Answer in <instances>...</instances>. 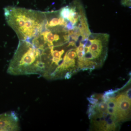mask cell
Returning a JSON list of instances; mask_svg holds the SVG:
<instances>
[{"instance_id":"obj_10","label":"cell","mask_w":131,"mask_h":131,"mask_svg":"<svg viewBox=\"0 0 131 131\" xmlns=\"http://www.w3.org/2000/svg\"><path fill=\"white\" fill-rule=\"evenodd\" d=\"M72 74L73 73L71 71H68L66 73L64 77V78L66 80H69V79H70L72 77Z\"/></svg>"},{"instance_id":"obj_5","label":"cell","mask_w":131,"mask_h":131,"mask_svg":"<svg viewBox=\"0 0 131 131\" xmlns=\"http://www.w3.org/2000/svg\"><path fill=\"white\" fill-rule=\"evenodd\" d=\"M108 108L107 103L106 102L101 101L99 103H97L95 110L97 113L105 112L107 111Z\"/></svg>"},{"instance_id":"obj_11","label":"cell","mask_w":131,"mask_h":131,"mask_svg":"<svg viewBox=\"0 0 131 131\" xmlns=\"http://www.w3.org/2000/svg\"><path fill=\"white\" fill-rule=\"evenodd\" d=\"M131 90L130 88V89H129L127 91L126 94V95L127 98H128V99H129V100H131Z\"/></svg>"},{"instance_id":"obj_7","label":"cell","mask_w":131,"mask_h":131,"mask_svg":"<svg viewBox=\"0 0 131 131\" xmlns=\"http://www.w3.org/2000/svg\"><path fill=\"white\" fill-rule=\"evenodd\" d=\"M107 103L108 107L113 108L116 109L117 105H116L115 98H110L108 101Z\"/></svg>"},{"instance_id":"obj_8","label":"cell","mask_w":131,"mask_h":131,"mask_svg":"<svg viewBox=\"0 0 131 131\" xmlns=\"http://www.w3.org/2000/svg\"><path fill=\"white\" fill-rule=\"evenodd\" d=\"M87 100L92 105H95L98 103V100L96 98H92V97H88Z\"/></svg>"},{"instance_id":"obj_3","label":"cell","mask_w":131,"mask_h":131,"mask_svg":"<svg viewBox=\"0 0 131 131\" xmlns=\"http://www.w3.org/2000/svg\"><path fill=\"white\" fill-rule=\"evenodd\" d=\"M20 129L19 119L14 112L0 115V131H18Z\"/></svg>"},{"instance_id":"obj_9","label":"cell","mask_w":131,"mask_h":131,"mask_svg":"<svg viewBox=\"0 0 131 131\" xmlns=\"http://www.w3.org/2000/svg\"><path fill=\"white\" fill-rule=\"evenodd\" d=\"M107 112L109 114L114 115L116 117V114H117V110L116 109L113 108H108Z\"/></svg>"},{"instance_id":"obj_4","label":"cell","mask_w":131,"mask_h":131,"mask_svg":"<svg viewBox=\"0 0 131 131\" xmlns=\"http://www.w3.org/2000/svg\"><path fill=\"white\" fill-rule=\"evenodd\" d=\"M115 100L117 105L116 117L117 120L120 121L126 119L130 112L131 100L124 93L118 95Z\"/></svg>"},{"instance_id":"obj_1","label":"cell","mask_w":131,"mask_h":131,"mask_svg":"<svg viewBox=\"0 0 131 131\" xmlns=\"http://www.w3.org/2000/svg\"><path fill=\"white\" fill-rule=\"evenodd\" d=\"M4 10L7 24L19 40L30 42L44 29L45 12L11 6L5 7Z\"/></svg>"},{"instance_id":"obj_2","label":"cell","mask_w":131,"mask_h":131,"mask_svg":"<svg viewBox=\"0 0 131 131\" xmlns=\"http://www.w3.org/2000/svg\"><path fill=\"white\" fill-rule=\"evenodd\" d=\"M44 70L41 51L29 41L19 40L9 62L7 73L14 75L40 74L42 76Z\"/></svg>"},{"instance_id":"obj_6","label":"cell","mask_w":131,"mask_h":131,"mask_svg":"<svg viewBox=\"0 0 131 131\" xmlns=\"http://www.w3.org/2000/svg\"><path fill=\"white\" fill-rule=\"evenodd\" d=\"M96 104L95 105H89L87 113L89 119H91L97 113L95 110V107H96Z\"/></svg>"}]
</instances>
